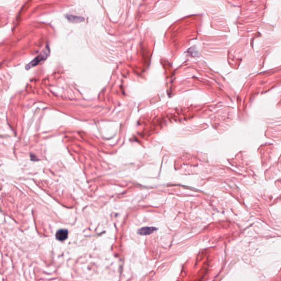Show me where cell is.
Instances as JSON below:
<instances>
[{
  "label": "cell",
  "instance_id": "6da1fadb",
  "mask_svg": "<svg viewBox=\"0 0 281 281\" xmlns=\"http://www.w3.org/2000/svg\"><path fill=\"white\" fill-rule=\"evenodd\" d=\"M49 53H50V49H49V47H47L45 50H44L41 52L40 53L39 55L37 56V57L35 58L32 61L30 62L26 66L25 68H26V70H29L31 68L34 67L35 66H37L39 64L45 61L48 57Z\"/></svg>",
  "mask_w": 281,
  "mask_h": 281
},
{
  "label": "cell",
  "instance_id": "7a4b0ae2",
  "mask_svg": "<svg viewBox=\"0 0 281 281\" xmlns=\"http://www.w3.org/2000/svg\"><path fill=\"white\" fill-rule=\"evenodd\" d=\"M68 237V231L67 229H61L57 231L56 234V237L58 240L62 242L67 239Z\"/></svg>",
  "mask_w": 281,
  "mask_h": 281
},
{
  "label": "cell",
  "instance_id": "3957f363",
  "mask_svg": "<svg viewBox=\"0 0 281 281\" xmlns=\"http://www.w3.org/2000/svg\"><path fill=\"white\" fill-rule=\"evenodd\" d=\"M157 230V228L154 227H145L140 229L138 231V233L141 235H149Z\"/></svg>",
  "mask_w": 281,
  "mask_h": 281
},
{
  "label": "cell",
  "instance_id": "277c9868",
  "mask_svg": "<svg viewBox=\"0 0 281 281\" xmlns=\"http://www.w3.org/2000/svg\"><path fill=\"white\" fill-rule=\"evenodd\" d=\"M67 18L68 19V20L69 22L73 23H80V22H83L84 20V18L81 17H78L76 15H69L67 16Z\"/></svg>",
  "mask_w": 281,
  "mask_h": 281
}]
</instances>
